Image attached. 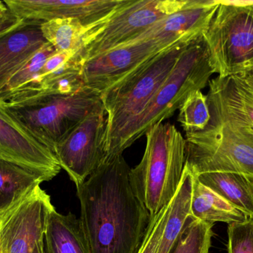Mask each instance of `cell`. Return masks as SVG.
Returning a JSON list of instances; mask_svg holds the SVG:
<instances>
[{"instance_id":"cell-4","label":"cell","mask_w":253,"mask_h":253,"mask_svg":"<svg viewBox=\"0 0 253 253\" xmlns=\"http://www.w3.org/2000/svg\"><path fill=\"white\" fill-rule=\"evenodd\" d=\"M140 163L130 169L132 190L151 216L168 206L181 183L185 164L186 141L169 123L150 127Z\"/></svg>"},{"instance_id":"cell-28","label":"cell","mask_w":253,"mask_h":253,"mask_svg":"<svg viewBox=\"0 0 253 253\" xmlns=\"http://www.w3.org/2000/svg\"><path fill=\"white\" fill-rule=\"evenodd\" d=\"M26 24V22L16 17L7 10L4 14L0 16V37L22 28Z\"/></svg>"},{"instance_id":"cell-32","label":"cell","mask_w":253,"mask_h":253,"mask_svg":"<svg viewBox=\"0 0 253 253\" xmlns=\"http://www.w3.org/2000/svg\"><path fill=\"white\" fill-rule=\"evenodd\" d=\"M0 253H2V252H1V246H0Z\"/></svg>"},{"instance_id":"cell-6","label":"cell","mask_w":253,"mask_h":253,"mask_svg":"<svg viewBox=\"0 0 253 253\" xmlns=\"http://www.w3.org/2000/svg\"><path fill=\"white\" fill-rule=\"evenodd\" d=\"M211 63L221 78L253 70V9L251 1L221 0L204 34Z\"/></svg>"},{"instance_id":"cell-21","label":"cell","mask_w":253,"mask_h":253,"mask_svg":"<svg viewBox=\"0 0 253 253\" xmlns=\"http://www.w3.org/2000/svg\"><path fill=\"white\" fill-rule=\"evenodd\" d=\"M193 172L184 164L182 178L176 194L171 202V209L156 253H169L191 216V196Z\"/></svg>"},{"instance_id":"cell-13","label":"cell","mask_w":253,"mask_h":253,"mask_svg":"<svg viewBox=\"0 0 253 253\" xmlns=\"http://www.w3.org/2000/svg\"><path fill=\"white\" fill-rule=\"evenodd\" d=\"M170 46L150 40L124 45L96 55L84 62V86L102 95Z\"/></svg>"},{"instance_id":"cell-24","label":"cell","mask_w":253,"mask_h":253,"mask_svg":"<svg viewBox=\"0 0 253 253\" xmlns=\"http://www.w3.org/2000/svg\"><path fill=\"white\" fill-rule=\"evenodd\" d=\"M210 119L208 98L202 91L190 94L179 108L178 120L186 134L204 130Z\"/></svg>"},{"instance_id":"cell-29","label":"cell","mask_w":253,"mask_h":253,"mask_svg":"<svg viewBox=\"0 0 253 253\" xmlns=\"http://www.w3.org/2000/svg\"><path fill=\"white\" fill-rule=\"evenodd\" d=\"M33 253H44V240L41 241L37 244Z\"/></svg>"},{"instance_id":"cell-2","label":"cell","mask_w":253,"mask_h":253,"mask_svg":"<svg viewBox=\"0 0 253 253\" xmlns=\"http://www.w3.org/2000/svg\"><path fill=\"white\" fill-rule=\"evenodd\" d=\"M211 119L204 130L186 134L185 165L194 175L232 172L253 178V131L209 90Z\"/></svg>"},{"instance_id":"cell-26","label":"cell","mask_w":253,"mask_h":253,"mask_svg":"<svg viewBox=\"0 0 253 253\" xmlns=\"http://www.w3.org/2000/svg\"><path fill=\"white\" fill-rule=\"evenodd\" d=\"M228 253H253V218L229 224Z\"/></svg>"},{"instance_id":"cell-31","label":"cell","mask_w":253,"mask_h":253,"mask_svg":"<svg viewBox=\"0 0 253 253\" xmlns=\"http://www.w3.org/2000/svg\"><path fill=\"white\" fill-rule=\"evenodd\" d=\"M251 5H252V7L253 9V1H251Z\"/></svg>"},{"instance_id":"cell-8","label":"cell","mask_w":253,"mask_h":253,"mask_svg":"<svg viewBox=\"0 0 253 253\" xmlns=\"http://www.w3.org/2000/svg\"><path fill=\"white\" fill-rule=\"evenodd\" d=\"M102 105L101 94L84 86L74 95L52 97L27 106L10 108L55 150L56 144L68 132Z\"/></svg>"},{"instance_id":"cell-11","label":"cell","mask_w":253,"mask_h":253,"mask_svg":"<svg viewBox=\"0 0 253 253\" xmlns=\"http://www.w3.org/2000/svg\"><path fill=\"white\" fill-rule=\"evenodd\" d=\"M55 208L50 196L38 187L11 209L0 215L2 253H33L44 240L49 217Z\"/></svg>"},{"instance_id":"cell-7","label":"cell","mask_w":253,"mask_h":253,"mask_svg":"<svg viewBox=\"0 0 253 253\" xmlns=\"http://www.w3.org/2000/svg\"><path fill=\"white\" fill-rule=\"evenodd\" d=\"M187 0H126L102 25L89 32L84 60L123 46L155 22L182 8Z\"/></svg>"},{"instance_id":"cell-14","label":"cell","mask_w":253,"mask_h":253,"mask_svg":"<svg viewBox=\"0 0 253 253\" xmlns=\"http://www.w3.org/2000/svg\"><path fill=\"white\" fill-rule=\"evenodd\" d=\"M220 3L221 0H187L182 8L159 19L126 44L153 40L172 46L181 40H196L209 28Z\"/></svg>"},{"instance_id":"cell-18","label":"cell","mask_w":253,"mask_h":253,"mask_svg":"<svg viewBox=\"0 0 253 253\" xmlns=\"http://www.w3.org/2000/svg\"><path fill=\"white\" fill-rule=\"evenodd\" d=\"M209 90L253 131V74L252 71L209 82Z\"/></svg>"},{"instance_id":"cell-3","label":"cell","mask_w":253,"mask_h":253,"mask_svg":"<svg viewBox=\"0 0 253 253\" xmlns=\"http://www.w3.org/2000/svg\"><path fill=\"white\" fill-rule=\"evenodd\" d=\"M215 73L203 35L184 49L144 111L123 132L108 156L123 153L150 127L172 117L190 94L209 84Z\"/></svg>"},{"instance_id":"cell-12","label":"cell","mask_w":253,"mask_h":253,"mask_svg":"<svg viewBox=\"0 0 253 253\" xmlns=\"http://www.w3.org/2000/svg\"><path fill=\"white\" fill-rule=\"evenodd\" d=\"M126 0H5L7 10L26 22L74 18L90 31L108 20Z\"/></svg>"},{"instance_id":"cell-10","label":"cell","mask_w":253,"mask_h":253,"mask_svg":"<svg viewBox=\"0 0 253 253\" xmlns=\"http://www.w3.org/2000/svg\"><path fill=\"white\" fill-rule=\"evenodd\" d=\"M0 160L44 172L53 178L61 168L54 150L0 100Z\"/></svg>"},{"instance_id":"cell-1","label":"cell","mask_w":253,"mask_h":253,"mask_svg":"<svg viewBox=\"0 0 253 253\" xmlns=\"http://www.w3.org/2000/svg\"><path fill=\"white\" fill-rule=\"evenodd\" d=\"M123 153L103 163L77 187L82 226L90 253H138L151 215L136 197Z\"/></svg>"},{"instance_id":"cell-30","label":"cell","mask_w":253,"mask_h":253,"mask_svg":"<svg viewBox=\"0 0 253 253\" xmlns=\"http://www.w3.org/2000/svg\"><path fill=\"white\" fill-rule=\"evenodd\" d=\"M7 7L4 4V1H0V16H2L3 14L7 11Z\"/></svg>"},{"instance_id":"cell-16","label":"cell","mask_w":253,"mask_h":253,"mask_svg":"<svg viewBox=\"0 0 253 253\" xmlns=\"http://www.w3.org/2000/svg\"><path fill=\"white\" fill-rule=\"evenodd\" d=\"M49 174L0 160V215L11 209L45 181Z\"/></svg>"},{"instance_id":"cell-25","label":"cell","mask_w":253,"mask_h":253,"mask_svg":"<svg viewBox=\"0 0 253 253\" xmlns=\"http://www.w3.org/2000/svg\"><path fill=\"white\" fill-rule=\"evenodd\" d=\"M56 52L57 51L53 46L50 43L46 42L44 46L33 56V57L16 74L10 77V80L0 93V95L20 89L34 80L38 75L40 70L42 69L47 59Z\"/></svg>"},{"instance_id":"cell-5","label":"cell","mask_w":253,"mask_h":253,"mask_svg":"<svg viewBox=\"0 0 253 253\" xmlns=\"http://www.w3.org/2000/svg\"><path fill=\"white\" fill-rule=\"evenodd\" d=\"M194 40H181L162 51L101 95L108 114V154L123 132L142 113L184 49Z\"/></svg>"},{"instance_id":"cell-33","label":"cell","mask_w":253,"mask_h":253,"mask_svg":"<svg viewBox=\"0 0 253 253\" xmlns=\"http://www.w3.org/2000/svg\"><path fill=\"white\" fill-rule=\"evenodd\" d=\"M252 72H253V71H252Z\"/></svg>"},{"instance_id":"cell-23","label":"cell","mask_w":253,"mask_h":253,"mask_svg":"<svg viewBox=\"0 0 253 253\" xmlns=\"http://www.w3.org/2000/svg\"><path fill=\"white\" fill-rule=\"evenodd\" d=\"M212 227L213 224L190 216L169 253H209Z\"/></svg>"},{"instance_id":"cell-15","label":"cell","mask_w":253,"mask_h":253,"mask_svg":"<svg viewBox=\"0 0 253 253\" xmlns=\"http://www.w3.org/2000/svg\"><path fill=\"white\" fill-rule=\"evenodd\" d=\"M40 23L27 22L0 37V93L10 80L46 43Z\"/></svg>"},{"instance_id":"cell-27","label":"cell","mask_w":253,"mask_h":253,"mask_svg":"<svg viewBox=\"0 0 253 253\" xmlns=\"http://www.w3.org/2000/svg\"><path fill=\"white\" fill-rule=\"evenodd\" d=\"M171 202L172 201L159 213L151 217L147 233L138 253H156L168 221L171 209Z\"/></svg>"},{"instance_id":"cell-19","label":"cell","mask_w":253,"mask_h":253,"mask_svg":"<svg viewBox=\"0 0 253 253\" xmlns=\"http://www.w3.org/2000/svg\"><path fill=\"white\" fill-rule=\"evenodd\" d=\"M191 196V217L194 219L215 222H245L249 216L202 184L193 174Z\"/></svg>"},{"instance_id":"cell-22","label":"cell","mask_w":253,"mask_h":253,"mask_svg":"<svg viewBox=\"0 0 253 253\" xmlns=\"http://www.w3.org/2000/svg\"><path fill=\"white\" fill-rule=\"evenodd\" d=\"M44 40L53 46L56 51L77 53L83 52L90 31L79 19L62 18L52 19L40 25Z\"/></svg>"},{"instance_id":"cell-9","label":"cell","mask_w":253,"mask_h":253,"mask_svg":"<svg viewBox=\"0 0 253 253\" xmlns=\"http://www.w3.org/2000/svg\"><path fill=\"white\" fill-rule=\"evenodd\" d=\"M108 114L105 107L90 113L55 146L61 168L76 187L97 170L108 155Z\"/></svg>"},{"instance_id":"cell-20","label":"cell","mask_w":253,"mask_h":253,"mask_svg":"<svg viewBox=\"0 0 253 253\" xmlns=\"http://www.w3.org/2000/svg\"><path fill=\"white\" fill-rule=\"evenodd\" d=\"M204 185L253 218V178L232 172L195 175Z\"/></svg>"},{"instance_id":"cell-17","label":"cell","mask_w":253,"mask_h":253,"mask_svg":"<svg viewBox=\"0 0 253 253\" xmlns=\"http://www.w3.org/2000/svg\"><path fill=\"white\" fill-rule=\"evenodd\" d=\"M44 253H90L80 218L52 211L44 238Z\"/></svg>"}]
</instances>
